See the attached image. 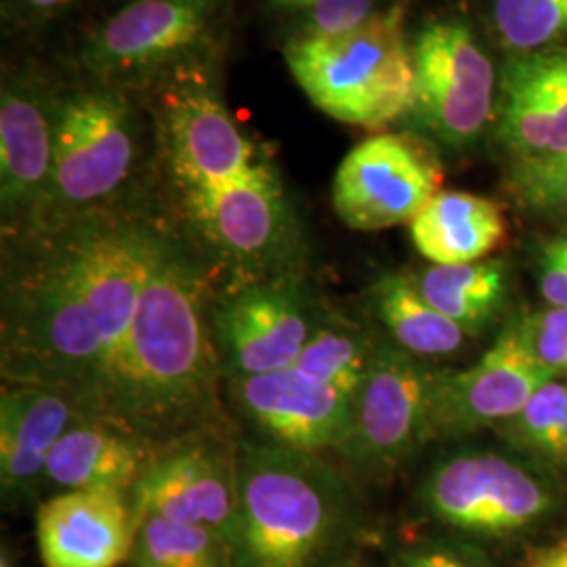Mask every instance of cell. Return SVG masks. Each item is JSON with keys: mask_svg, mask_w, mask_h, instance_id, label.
Returning <instances> with one entry per match:
<instances>
[{"mask_svg": "<svg viewBox=\"0 0 567 567\" xmlns=\"http://www.w3.org/2000/svg\"><path fill=\"white\" fill-rule=\"evenodd\" d=\"M437 370L400 344L374 343L351 426L339 454L364 473H385L431 442V389Z\"/></svg>", "mask_w": 567, "mask_h": 567, "instance_id": "obj_7", "label": "cell"}, {"mask_svg": "<svg viewBox=\"0 0 567 567\" xmlns=\"http://www.w3.org/2000/svg\"><path fill=\"white\" fill-rule=\"evenodd\" d=\"M0 567H13V561H11V557L2 550V557H0Z\"/></svg>", "mask_w": 567, "mask_h": 567, "instance_id": "obj_37", "label": "cell"}, {"mask_svg": "<svg viewBox=\"0 0 567 567\" xmlns=\"http://www.w3.org/2000/svg\"><path fill=\"white\" fill-rule=\"evenodd\" d=\"M81 414L63 395L41 386L2 385L0 482L9 496H25L44 482V471L63 433Z\"/></svg>", "mask_w": 567, "mask_h": 567, "instance_id": "obj_18", "label": "cell"}, {"mask_svg": "<svg viewBox=\"0 0 567 567\" xmlns=\"http://www.w3.org/2000/svg\"><path fill=\"white\" fill-rule=\"evenodd\" d=\"M135 524L145 517L200 526L229 548L238 519V446L213 426L166 447L128 494Z\"/></svg>", "mask_w": 567, "mask_h": 567, "instance_id": "obj_10", "label": "cell"}, {"mask_svg": "<svg viewBox=\"0 0 567 567\" xmlns=\"http://www.w3.org/2000/svg\"><path fill=\"white\" fill-rule=\"evenodd\" d=\"M370 305L393 343L421 360L450 355L468 337L429 303L419 282L405 274H389L372 284Z\"/></svg>", "mask_w": 567, "mask_h": 567, "instance_id": "obj_21", "label": "cell"}, {"mask_svg": "<svg viewBox=\"0 0 567 567\" xmlns=\"http://www.w3.org/2000/svg\"><path fill=\"white\" fill-rule=\"evenodd\" d=\"M55 103L25 81L4 82L0 95V210L4 238H21L39 221L53 163Z\"/></svg>", "mask_w": 567, "mask_h": 567, "instance_id": "obj_16", "label": "cell"}, {"mask_svg": "<svg viewBox=\"0 0 567 567\" xmlns=\"http://www.w3.org/2000/svg\"><path fill=\"white\" fill-rule=\"evenodd\" d=\"M529 567H567V540L555 545V547L538 550L532 557Z\"/></svg>", "mask_w": 567, "mask_h": 567, "instance_id": "obj_34", "label": "cell"}, {"mask_svg": "<svg viewBox=\"0 0 567 567\" xmlns=\"http://www.w3.org/2000/svg\"><path fill=\"white\" fill-rule=\"evenodd\" d=\"M280 9H292V11H305L307 7L320 2V0H271Z\"/></svg>", "mask_w": 567, "mask_h": 567, "instance_id": "obj_36", "label": "cell"}, {"mask_svg": "<svg viewBox=\"0 0 567 567\" xmlns=\"http://www.w3.org/2000/svg\"><path fill=\"white\" fill-rule=\"evenodd\" d=\"M137 121L121 93L84 89L55 103L53 163L32 231L110 206L137 163Z\"/></svg>", "mask_w": 567, "mask_h": 567, "instance_id": "obj_6", "label": "cell"}, {"mask_svg": "<svg viewBox=\"0 0 567 567\" xmlns=\"http://www.w3.org/2000/svg\"><path fill=\"white\" fill-rule=\"evenodd\" d=\"M343 482L320 454L269 442L238 444L234 567H309L328 547Z\"/></svg>", "mask_w": 567, "mask_h": 567, "instance_id": "obj_4", "label": "cell"}, {"mask_svg": "<svg viewBox=\"0 0 567 567\" xmlns=\"http://www.w3.org/2000/svg\"><path fill=\"white\" fill-rule=\"evenodd\" d=\"M538 286L550 307H567V236L555 238L543 248Z\"/></svg>", "mask_w": 567, "mask_h": 567, "instance_id": "obj_32", "label": "cell"}, {"mask_svg": "<svg viewBox=\"0 0 567 567\" xmlns=\"http://www.w3.org/2000/svg\"><path fill=\"white\" fill-rule=\"evenodd\" d=\"M213 278L187 244L164 234L97 421L161 447L213 426L224 372Z\"/></svg>", "mask_w": 567, "mask_h": 567, "instance_id": "obj_3", "label": "cell"}, {"mask_svg": "<svg viewBox=\"0 0 567 567\" xmlns=\"http://www.w3.org/2000/svg\"><path fill=\"white\" fill-rule=\"evenodd\" d=\"M511 189L536 213H567V154L513 166Z\"/></svg>", "mask_w": 567, "mask_h": 567, "instance_id": "obj_28", "label": "cell"}, {"mask_svg": "<svg viewBox=\"0 0 567 567\" xmlns=\"http://www.w3.org/2000/svg\"><path fill=\"white\" fill-rule=\"evenodd\" d=\"M318 322L303 271L225 286L213 305L215 341L229 379L292 368Z\"/></svg>", "mask_w": 567, "mask_h": 567, "instance_id": "obj_8", "label": "cell"}, {"mask_svg": "<svg viewBox=\"0 0 567 567\" xmlns=\"http://www.w3.org/2000/svg\"><path fill=\"white\" fill-rule=\"evenodd\" d=\"M137 524L128 494L63 489L37 513L44 567H121L131 559Z\"/></svg>", "mask_w": 567, "mask_h": 567, "instance_id": "obj_17", "label": "cell"}, {"mask_svg": "<svg viewBox=\"0 0 567 567\" xmlns=\"http://www.w3.org/2000/svg\"><path fill=\"white\" fill-rule=\"evenodd\" d=\"M284 61L307 100L334 121L381 131L412 114L414 61L404 4L374 13L343 37L297 34L286 42Z\"/></svg>", "mask_w": 567, "mask_h": 567, "instance_id": "obj_5", "label": "cell"}, {"mask_svg": "<svg viewBox=\"0 0 567 567\" xmlns=\"http://www.w3.org/2000/svg\"><path fill=\"white\" fill-rule=\"evenodd\" d=\"M72 0H18L21 9L37 18H51L58 16Z\"/></svg>", "mask_w": 567, "mask_h": 567, "instance_id": "obj_35", "label": "cell"}, {"mask_svg": "<svg viewBox=\"0 0 567 567\" xmlns=\"http://www.w3.org/2000/svg\"><path fill=\"white\" fill-rule=\"evenodd\" d=\"M557 379L536 360L519 322L465 370L437 372L431 389V440L461 437L515 416L540 386Z\"/></svg>", "mask_w": 567, "mask_h": 567, "instance_id": "obj_13", "label": "cell"}, {"mask_svg": "<svg viewBox=\"0 0 567 567\" xmlns=\"http://www.w3.org/2000/svg\"><path fill=\"white\" fill-rule=\"evenodd\" d=\"M374 343L355 328L320 318L303 353L292 365L307 379L355 398L364 383Z\"/></svg>", "mask_w": 567, "mask_h": 567, "instance_id": "obj_24", "label": "cell"}, {"mask_svg": "<svg viewBox=\"0 0 567 567\" xmlns=\"http://www.w3.org/2000/svg\"><path fill=\"white\" fill-rule=\"evenodd\" d=\"M543 91L547 95L548 110L553 118V140L548 147V158H559L567 154V53H529Z\"/></svg>", "mask_w": 567, "mask_h": 567, "instance_id": "obj_30", "label": "cell"}, {"mask_svg": "<svg viewBox=\"0 0 567 567\" xmlns=\"http://www.w3.org/2000/svg\"><path fill=\"white\" fill-rule=\"evenodd\" d=\"M303 13L305 37H343L374 16V0H320Z\"/></svg>", "mask_w": 567, "mask_h": 567, "instance_id": "obj_31", "label": "cell"}, {"mask_svg": "<svg viewBox=\"0 0 567 567\" xmlns=\"http://www.w3.org/2000/svg\"><path fill=\"white\" fill-rule=\"evenodd\" d=\"M492 18L503 42L527 55L567 41V0H494Z\"/></svg>", "mask_w": 567, "mask_h": 567, "instance_id": "obj_27", "label": "cell"}, {"mask_svg": "<svg viewBox=\"0 0 567 567\" xmlns=\"http://www.w3.org/2000/svg\"><path fill=\"white\" fill-rule=\"evenodd\" d=\"M166 447L103 421L79 419L53 450L44 482L63 489H114L131 494Z\"/></svg>", "mask_w": 567, "mask_h": 567, "instance_id": "obj_19", "label": "cell"}, {"mask_svg": "<svg viewBox=\"0 0 567 567\" xmlns=\"http://www.w3.org/2000/svg\"><path fill=\"white\" fill-rule=\"evenodd\" d=\"M498 426L511 446L550 465H567V383L548 381Z\"/></svg>", "mask_w": 567, "mask_h": 567, "instance_id": "obj_26", "label": "cell"}, {"mask_svg": "<svg viewBox=\"0 0 567 567\" xmlns=\"http://www.w3.org/2000/svg\"><path fill=\"white\" fill-rule=\"evenodd\" d=\"M414 107L440 142H475L494 112V63L465 21H431L412 42Z\"/></svg>", "mask_w": 567, "mask_h": 567, "instance_id": "obj_9", "label": "cell"}, {"mask_svg": "<svg viewBox=\"0 0 567 567\" xmlns=\"http://www.w3.org/2000/svg\"><path fill=\"white\" fill-rule=\"evenodd\" d=\"M164 234L107 206L16 238L2 271V385L51 389L97 421Z\"/></svg>", "mask_w": 567, "mask_h": 567, "instance_id": "obj_1", "label": "cell"}, {"mask_svg": "<svg viewBox=\"0 0 567 567\" xmlns=\"http://www.w3.org/2000/svg\"><path fill=\"white\" fill-rule=\"evenodd\" d=\"M505 234L498 204L466 192H440L410 224L412 243L433 265L484 261Z\"/></svg>", "mask_w": 567, "mask_h": 567, "instance_id": "obj_20", "label": "cell"}, {"mask_svg": "<svg viewBox=\"0 0 567 567\" xmlns=\"http://www.w3.org/2000/svg\"><path fill=\"white\" fill-rule=\"evenodd\" d=\"M527 347L555 377L567 374V307H548L519 322Z\"/></svg>", "mask_w": 567, "mask_h": 567, "instance_id": "obj_29", "label": "cell"}, {"mask_svg": "<svg viewBox=\"0 0 567 567\" xmlns=\"http://www.w3.org/2000/svg\"><path fill=\"white\" fill-rule=\"evenodd\" d=\"M158 133L166 198L224 288L301 271L303 231L282 175L210 84L171 89Z\"/></svg>", "mask_w": 567, "mask_h": 567, "instance_id": "obj_2", "label": "cell"}, {"mask_svg": "<svg viewBox=\"0 0 567 567\" xmlns=\"http://www.w3.org/2000/svg\"><path fill=\"white\" fill-rule=\"evenodd\" d=\"M227 547L210 529L145 517L137 526L131 567H225Z\"/></svg>", "mask_w": 567, "mask_h": 567, "instance_id": "obj_25", "label": "cell"}, {"mask_svg": "<svg viewBox=\"0 0 567 567\" xmlns=\"http://www.w3.org/2000/svg\"><path fill=\"white\" fill-rule=\"evenodd\" d=\"M423 496L447 526L494 536L529 526L553 507L543 480L494 452H461L442 461L431 471Z\"/></svg>", "mask_w": 567, "mask_h": 567, "instance_id": "obj_12", "label": "cell"}, {"mask_svg": "<svg viewBox=\"0 0 567 567\" xmlns=\"http://www.w3.org/2000/svg\"><path fill=\"white\" fill-rule=\"evenodd\" d=\"M229 391L250 425L276 446L307 454L339 452L351 426L355 398L320 385L295 368L231 377Z\"/></svg>", "mask_w": 567, "mask_h": 567, "instance_id": "obj_14", "label": "cell"}, {"mask_svg": "<svg viewBox=\"0 0 567 567\" xmlns=\"http://www.w3.org/2000/svg\"><path fill=\"white\" fill-rule=\"evenodd\" d=\"M219 0H131L93 34L84 63L103 79L142 76L198 47Z\"/></svg>", "mask_w": 567, "mask_h": 567, "instance_id": "obj_15", "label": "cell"}, {"mask_svg": "<svg viewBox=\"0 0 567 567\" xmlns=\"http://www.w3.org/2000/svg\"><path fill=\"white\" fill-rule=\"evenodd\" d=\"M442 166L408 135L379 133L344 156L332 179V206L355 231L412 224L442 189Z\"/></svg>", "mask_w": 567, "mask_h": 567, "instance_id": "obj_11", "label": "cell"}, {"mask_svg": "<svg viewBox=\"0 0 567 567\" xmlns=\"http://www.w3.org/2000/svg\"><path fill=\"white\" fill-rule=\"evenodd\" d=\"M404 567H468L461 559L446 555V553H414L405 555Z\"/></svg>", "mask_w": 567, "mask_h": 567, "instance_id": "obj_33", "label": "cell"}, {"mask_svg": "<svg viewBox=\"0 0 567 567\" xmlns=\"http://www.w3.org/2000/svg\"><path fill=\"white\" fill-rule=\"evenodd\" d=\"M429 303L466 334H480L507 301V265H433L416 280Z\"/></svg>", "mask_w": 567, "mask_h": 567, "instance_id": "obj_22", "label": "cell"}, {"mask_svg": "<svg viewBox=\"0 0 567 567\" xmlns=\"http://www.w3.org/2000/svg\"><path fill=\"white\" fill-rule=\"evenodd\" d=\"M498 140L515 158V164L547 156L553 140V118L532 55L515 58L505 65Z\"/></svg>", "mask_w": 567, "mask_h": 567, "instance_id": "obj_23", "label": "cell"}]
</instances>
